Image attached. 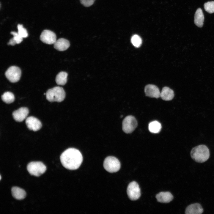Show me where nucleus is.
I'll use <instances>...</instances> for the list:
<instances>
[{"instance_id":"20","label":"nucleus","mask_w":214,"mask_h":214,"mask_svg":"<svg viewBox=\"0 0 214 214\" xmlns=\"http://www.w3.org/2000/svg\"><path fill=\"white\" fill-rule=\"evenodd\" d=\"M148 128L150 132L157 133L160 131L161 128V125L158 121H154L151 122L149 124Z\"/></svg>"},{"instance_id":"21","label":"nucleus","mask_w":214,"mask_h":214,"mask_svg":"<svg viewBox=\"0 0 214 214\" xmlns=\"http://www.w3.org/2000/svg\"><path fill=\"white\" fill-rule=\"evenodd\" d=\"M10 34L13 35V37L10 40L8 45L13 46L16 44L20 43L22 41L23 38L20 36L18 32H11Z\"/></svg>"},{"instance_id":"27","label":"nucleus","mask_w":214,"mask_h":214,"mask_svg":"<svg viewBox=\"0 0 214 214\" xmlns=\"http://www.w3.org/2000/svg\"><path fill=\"white\" fill-rule=\"evenodd\" d=\"M1 176H0V180H1Z\"/></svg>"},{"instance_id":"15","label":"nucleus","mask_w":214,"mask_h":214,"mask_svg":"<svg viewBox=\"0 0 214 214\" xmlns=\"http://www.w3.org/2000/svg\"><path fill=\"white\" fill-rule=\"evenodd\" d=\"M157 201L159 202L163 203H169L172 200L173 196L169 192H162L156 196Z\"/></svg>"},{"instance_id":"16","label":"nucleus","mask_w":214,"mask_h":214,"mask_svg":"<svg viewBox=\"0 0 214 214\" xmlns=\"http://www.w3.org/2000/svg\"><path fill=\"white\" fill-rule=\"evenodd\" d=\"M174 96V94L173 90L167 87H163L160 93V97L164 100H171Z\"/></svg>"},{"instance_id":"12","label":"nucleus","mask_w":214,"mask_h":214,"mask_svg":"<svg viewBox=\"0 0 214 214\" xmlns=\"http://www.w3.org/2000/svg\"><path fill=\"white\" fill-rule=\"evenodd\" d=\"M144 92L148 97L157 98L160 97V92L158 88L153 84L147 85L145 87Z\"/></svg>"},{"instance_id":"2","label":"nucleus","mask_w":214,"mask_h":214,"mask_svg":"<svg viewBox=\"0 0 214 214\" xmlns=\"http://www.w3.org/2000/svg\"><path fill=\"white\" fill-rule=\"evenodd\" d=\"M191 155L196 162L202 163L209 159L210 156L209 150L204 145H199L193 148L191 152Z\"/></svg>"},{"instance_id":"7","label":"nucleus","mask_w":214,"mask_h":214,"mask_svg":"<svg viewBox=\"0 0 214 214\" xmlns=\"http://www.w3.org/2000/svg\"><path fill=\"white\" fill-rule=\"evenodd\" d=\"M21 74V70L20 68L13 66L9 67L6 71L5 74L10 81L15 83L19 80Z\"/></svg>"},{"instance_id":"11","label":"nucleus","mask_w":214,"mask_h":214,"mask_svg":"<svg viewBox=\"0 0 214 214\" xmlns=\"http://www.w3.org/2000/svg\"><path fill=\"white\" fill-rule=\"evenodd\" d=\"M29 113L28 109L26 107H21L13 112L12 115L16 121L21 122L26 118Z\"/></svg>"},{"instance_id":"26","label":"nucleus","mask_w":214,"mask_h":214,"mask_svg":"<svg viewBox=\"0 0 214 214\" xmlns=\"http://www.w3.org/2000/svg\"><path fill=\"white\" fill-rule=\"evenodd\" d=\"M95 0H80L81 3L86 7L92 5Z\"/></svg>"},{"instance_id":"25","label":"nucleus","mask_w":214,"mask_h":214,"mask_svg":"<svg viewBox=\"0 0 214 214\" xmlns=\"http://www.w3.org/2000/svg\"><path fill=\"white\" fill-rule=\"evenodd\" d=\"M17 28L18 29V33L21 37L23 38H25L28 36L27 32L26 30L23 27L22 25L18 24Z\"/></svg>"},{"instance_id":"9","label":"nucleus","mask_w":214,"mask_h":214,"mask_svg":"<svg viewBox=\"0 0 214 214\" xmlns=\"http://www.w3.org/2000/svg\"><path fill=\"white\" fill-rule=\"evenodd\" d=\"M40 39L45 43L52 44H54L56 40V37L53 32L48 30H45L41 33Z\"/></svg>"},{"instance_id":"6","label":"nucleus","mask_w":214,"mask_h":214,"mask_svg":"<svg viewBox=\"0 0 214 214\" xmlns=\"http://www.w3.org/2000/svg\"><path fill=\"white\" fill-rule=\"evenodd\" d=\"M137 126V121L135 117L131 115L126 117L122 122V129L126 133L132 132Z\"/></svg>"},{"instance_id":"4","label":"nucleus","mask_w":214,"mask_h":214,"mask_svg":"<svg viewBox=\"0 0 214 214\" xmlns=\"http://www.w3.org/2000/svg\"><path fill=\"white\" fill-rule=\"evenodd\" d=\"M27 169L31 175L39 177L45 172L46 167L41 162L32 161L28 164Z\"/></svg>"},{"instance_id":"23","label":"nucleus","mask_w":214,"mask_h":214,"mask_svg":"<svg viewBox=\"0 0 214 214\" xmlns=\"http://www.w3.org/2000/svg\"><path fill=\"white\" fill-rule=\"evenodd\" d=\"M131 42L134 46L138 48L141 45L142 43V40L139 36L135 34L132 37Z\"/></svg>"},{"instance_id":"5","label":"nucleus","mask_w":214,"mask_h":214,"mask_svg":"<svg viewBox=\"0 0 214 214\" xmlns=\"http://www.w3.org/2000/svg\"><path fill=\"white\" fill-rule=\"evenodd\" d=\"M103 166L106 171L111 173L118 171L121 166L119 160L115 157L112 156H108L105 159Z\"/></svg>"},{"instance_id":"10","label":"nucleus","mask_w":214,"mask_h":214,"mask_svg":"<svg viewBox=\"0 0 214 214\" xmlns=\"http://www.w3.org/2000/svg\"><path fill=\"white\" fill-rule=\"evenodd\" d=\"M26 125L28 128L34 131L39 130L42 126L41 122L36 118L30 116L26 120Z\"/></svg>"},{"instance_id":"1","label":"nucleus","mask_w":214,"mask_h":214,"mask_svg":"<svg viewBox=\"0 0 214 214\" xmlns=\"http://www.w3.org/2000/svg\"><path fill=\"white\" fill-rule=\"evenodd\" d=\"M60 160L64 168L70 170H74L81 166L83 161V156L78 150L69 148L61 154Z\"/></svg>"},{"instance_id":"13","label":"nucleus","mask_w":214,"mask_h":214,"mask_svg":"<svg viewBox=\"0 0 214 214\" xmlns=\"http://www.w3.org/2000/svg\"><path fill=\"white\" fill-rule=\"evenodd\" d=\"M203 209L200 204L195 203L188 205L186 208V214H200L203 213Z\"/></svg>"},{"instance_id":"8","label":"nucleus","mask_w":214,"mask_h":214,"mask_svg":"<svg viewBox=\"0 0 214 214\" xmlns=\"http://www.w3.org/2000/svg\"><path fill=\"white\" fill-rule=\"evenodd\" d=\"M127 193L131 200H136L139 199L141 196V191L137 182L133 181L129 184L127 187Z\"/></svg>"},{"instance_id":"19","label":"nucleus","mask_w":214,"mask_h":214,"mask_svg":"<svg viewBox=\"0 0 214 214\" xmlns=\"http://www.w3.org/2000/svg\"><path fill=\"white\" fill-rule=\"evenodd\" d=\"M67 73L65 72H61L56 75L55 81L59 85H64L67 82Z\"/></svg>"},{"instance_id":"17","label":"nucleus","mask_w":214,"mask_h":214,"mask_svg":"<svg viewBox=\"0 0 214 214\" xmlns=\"http://www.w3.org/2000/svg\"><path fill=\"white\" fill-rule=\"evenodd\" d=\"M12 196L17 200H22L26 196V193L23 189L17 187H13L11 189Z\"/></svg>"},{"instance_id":"3","label":"nucleus","mask_w":214,"mask_h":214,"mask_svg":"<svg viewBox=\"0 0 214 214\" xmlns=\"http://www.w3.org/2000/svg\"><path fill=\"white\" fill-rule=\"evenodd\" d=\"M65 92L61 87H54L48 89L46 93L47 99L50 102H60L63 101L65 97Z\"/></svg>"},{"instance_id":"18","label":"nucleus","mask_w":214,"mask_h":214,"mask_svg":"<svg viewBox=\"0 0 214 214\" xmlns=\"http://www.w3.org/2000/svg\"><path fill=\"white\" fill-rule=\"evenodd\" d=\"M204 16L202 10L200 8L196 10L194 15V22L195 25L199 27H202L203 24Z\"/></svg>"},{"instance_id":"14","label":"nucleus","mask_w":214,"mask_h":214,"mask_svg":"<svg viewBox=\"0 0 214 214\" xmlns=\"http://www.w3.org/2000/svg\"><path fill=\"white\" fill-rule=\"evenodd\" d=\"M70 46V43L69 41L63 38L58 39L54 44V48L59 51H63L66 50Z\"/></svg>"},{"instance_id":"24","label":"nucleus","mask_w":214,"mask_h":214,"mask_svg":"<svg viewBox=\"0 0 214 214\" xmlns=\"http://www.w3.org/2000/svg\"><path fill=\"white\" fill-rule=\"evenodd\" d=\"M204 9L205 11L209 13L214 12V1H208L205 3L204 5Z\"/></svg>"},{"instance_id":"22","label":"nucleus","mask_w":214,"mask_h":214,"mask_svg":"<svg viewBox=\"0 0 214 214\" xmlns=\"http://www.w3.org/2000/svg\"><path fill=\"white\" fill-rule=\"evenodd\" d=\"M1 99L5 103L9 104L14 101L15 96L12 93L10 92H7L2 95Z\"/></svg>"}]
</instances>
